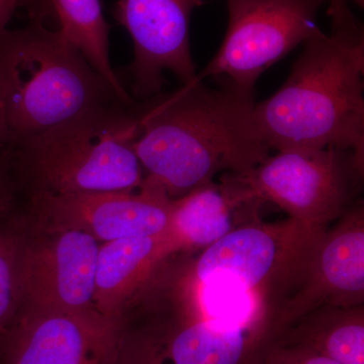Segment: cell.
<instances>
[{
  "instance_id": "cell-1",
  "label": "cell",
  "mask_w": 364,
  "mask_h": 364,
  "mask_svg": "<svg viewBox=\"0 0 364 364\" xmlns=\"http://www.w3.org/2000/svg\"><path fill=\"white\" fill-rule=\"evenodd\" d=\"M329 33L318 28L284 85L254 107L270 151L337 148L364 158V32L345 0H331Z\"/></svg>"
},
{
  "instance_id": "cell-2",
  "label": "cell",
  "mask_w": 364,
  "mask_h": 364,
  "mask_svg": "<svg viewBox=\"0 0 364 364\" xmlns=\"http://www.w3.org/2000/svg\"><path fill=\"white\" fill-rule=\"evenodd\" d=\"M253 95L200 80L159 100L136 119L134 149L146 179L171 200L213 182L243 176L269 156L254 119Z\"/></svg>"
},
{
  "instance_id": "cell-3",
  "label": "cell",
  "mask_w": 364,
  "mask_h": 364,
  "mask_svg": "<svg viewBox=\"0 0 364 364\" xmlns=\"http://www.w3.org/2000/svg\"><path fill=\"white\" fill-rule=\"evenodd\" d=\"M104 88L109 87L58 31L0 30V114L9 142H26L95 111Z\"/></svg>"
},
{
  "instance_id": "cell-4",
  "label": "cell",
  "mask_w": 364,
  "mask_h": 364,
  "mask_svg": "<svg viewBox=\"0 0 364 364\" xmlns=\"http://www.w3.org/2000/svg\"><path fill=\"white\" fill-rule=\"evenodd\" d=\"M135 119L97 109L23 142L44 193L133 191L142 186Z\"/></svg>"
},
{
  "instance_id": "cell-5",
  "label": "cell",
  "mask_w": 364,
  "mask_h": 364,
  "mask_svg": "<svg viewBox=\"0 0 364 364\" xmlns=\"http://www.w3.org/2000/svg\"><path fill=\"white\" fill-rule=\"evenodd\" d=\"M363 160L337 148H293L277 151L248 173L234 176L259 202L274 203L306 229L326 231L352 207Z\"/></svg>"
},
{
  "instance_id": "cell-6",
  "label": "cell",
  "mask_w": 364,
  "mask_h": 364,
  "mask_svg": "<svg viewBox=\"0 0 364 364\" xmlns=\"http://www.w3.org/2000/svg\"><path fill=\"white\" fill-rule=\"evenodd\" d=\"M329 0H227L229 23L219 51L196 78L253 95L263 72L318 30V9Z\"/></svg>"
},
{
  "instance_id": "cell-7",
  "label": "cell",
  "mask_w": 364,
  "mask_h": 364,
  "mask_svg": "<svg viewBox=\"0 0 364 364\" xmlns=\"http://www.w3.org/2000/svg\"><path fill=\"white\" fill-rule=\"evenodd\" d=\"M321 232L291 219L267 224L254 218L203 249L191 272L198 282L233 280L255 294L275 318Z\"/></svg>"
},
{
  "instance_id": "cell-8",
  "label": "cell",
  "mask_w": 364,
  "mask_h": 364,
  "mask_svg": "<svg viewBox=\"0 0 364 364\" xmlns=\"http://www.w3.org/2000/svg\"><path fill=\"white\" fill-rule=\"evenodd\" d=\"M182 316L122 343L119 364H259L277 338L272 327H242L205 318L198 311L189 275Z\"/></svg>"
},
{
  "instance_id": "cell-9",
  "label": "cell",
  "mask_w": 364,
  "mask_h": 364,
  "mask_svg": "<svg viewBox=\"0 0 364 364\" xmlns=\"http://www.w3.org/2000/svg\"><path fill=\"white\" fill-rule=\"evenodd\" d=\"M364 212L352 205L331 230L318 235L289 296L275 313L279 335L299 318L324 306H363Z\"/></svg>"
},
{
  "instance_id": "cell-10",
  "label": "cell",
  "mask_w": 364,
  "mask_h": 364,
  "mask_svg": "<svg viewBox=\"0 0 364 364\" xmlns=\"http://www.w3.org/2000/svg\"><path fill=\"white\" fill-rule=\"evenodd\" d=\"M203 0H119L114 16L134 45L132 73L139 97H150L162 85L163 72L183 85L196 78L189 30L193 11Z\"/></svg>"
},
{
  "instance_id": "cell-11",
  "label": "cell",
  "mask_w": 364,
  "mask_h": 364,
  "mask_svg": "<svg viewBox=\"0 0 364 364\" xmlns=\"http://www.w3.org/2000/svg\"><path fill=\"white\" fill-rule=\"evenodd\" d=\"M172 200L164 189L146 178L133 191L72 195L43 191L39 198L41 210L54 226L85 232L105 243L167 233Z\"/></svg>"
},
{
  "instance_id": "cell-12",
  "label": "cell",
  "mask_w": 364,
  "mask_h": 364,
  "mask_svg": "<svg viewBox=\"0 0 364 364\" xmlns=\"http://www.w3.org/2000/svg\"><path fill=\"white\" fill-rule=\"evenodd\" d=\"M119 341L104 316L32 310L6 333L2 364H117Z\"/></svg>"
},
{
  "instance_id": "cell-13",
  "label": "cell",
  "mask_w": 364,
  "mask_h": 364,
  "mask_svg": "<svg viewBox=\"0 0 364 364\" xmlns=\"http://www.w3.org/2000/svg\"><path fill=\"white\" fill-rule=\"evenodd\" d=\"M98 250L90 235L59 229L51 240L23 251L21 296L35 310L100 315L95 306Z\"/></svg>"
},
{
  "instance_id": "cell-14",
  "label": "cell",
  "mask_w": 364,
  "mask_h": 364,
  "mask_svg": "<svg viewBox=\"0 0 364 364\" xmlns=\"http://www.w3.org/2000/svg\"><path fill=\"white\" fill-rule=\"evenodd\" d=\"M261 203L231 173L172 200L167 231L172 250L208 248L253 220Z\"/></svg>"
},
{
  "instance_id": "cell-15",
  "label": "cell",
  "mask_w": 364,
  "mask_h": 364,
  "mask_svg": "<svg viewBox=\"0 0 364 364\" xmlns=\"http://www.w3.org/2000/svg\"><path fill=\"white\" fill-rule=\"evenodd\" d=\"M172 253L167 233L117 239L100 246L95 291L97 312L119 323L124 301Z\"/></svg>"
},
{
  "instance_id": "cell-16",
  "label": "cell",
  "mask_w": 364,
  "mask_h": 364,
  "mask_svg": "<svg viewBox=\"0 0 364 364\" xmlns=\"http://www.w3.org/2000/svg\"><path fill=\"white\" fill-rule=\"evenodd\" d=\"M275 341L306 347L342 364H364L363 305L314 310L286 328Z\"/></svg>"
},
{
  "instance_id": "cell-17",
  "label": "cell",
  "mask_w": 364,
  "mask_h": 364,
  "mask_svg": "<svg viewBox=\"0 0 364 364\" xmlns=\"http://www.w3.org/2000/svg\"><path fill=\"white\" fill-rule=\"evenodd\" d=\"M58 32L75 48L123 102H130L109 59V26L100 0H51Z\"/></svg>"
},
{
  "instance_id": "cell-18",
  "label": "cell",
  "mask_w": 364,
  "mask_h": 364,
  "mask_svg": "<svg viewBox=\"0 0 364 364\" xmlns=\"http://www.w3.org/2000/svg\"><path fill=\"white\" fill-rule=\"evenodd\" d=\"M23 251L11 235L0 233V335L7 332L21 298V261Z\"/></svg>"
},
{
  "instance_id": "cell-19",
  "label": "cell",
  "mask_w": 364,
  "mask_h": 364,
  "mask_svg": "<svg viewBox=\"0 0 364 364\" xmlns=\"http://www.w3.org/2000/svg\"><path fill=\"white\" fill-rule=\"evenodd\" d=\"M259 364H342L299 345L272 342L263 353Z\"/></svg>"
},
{
  "instance_id": "cell-20",
  "label": "cell",
  "mask_w": 364,
  "mask_h": 364,
  "mask_svg": "<svg viewBox=\"0 0 364 364\" xmlns=\"http://www.w3.org/2000/svg\"><path fill=\"white\" fill-rule=\"evenodd\" d=\"M25 0H0V30L6 28L16 9Z\"/></svg>"
},
{
  "instance_id": "cell-21",
  "label": "cell",
  "mask_w": 364,
  "mask_h": 364,
  "mask_svg": "<svg viewBox=\"0 0 364 364\" xmlns=\"http://www.w3.org/2000/svg\"><path fill=\"white\" fill-rule=\"evenodd\" d=\"M6 142H9V139H7L6 127H4L1 114H0V145Z\"/></svg>"
},
{
  "instance_id": "cell-22",
  "label": "cell",
  "mask_w": 364,
  "mask_h": 364,
  "mask_svg": "<svg viewBox=\"0 0 364 364\" xmlns=\"http://www.w3.org/2000/svg\"><path fill=\"white\" fill-rule=\"evenodd\" d=\"M4 186H2L1 181H0V207H1L2 203H4Z\"/></svg>"
}]
</instances>
